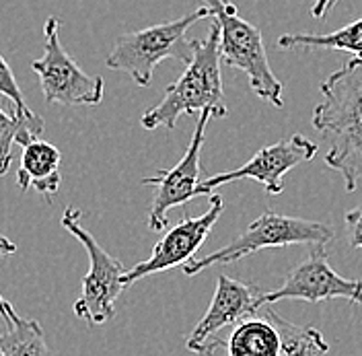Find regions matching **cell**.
I'll use <instances>...</instances> for the list:
<instances>
[{
    "label": "cell",
    "mask_w": 362,
    "mask_h": 356,
    "mask_svg": "<svg viewBox=\"0 0 362 356\" xmlns=\"http://www.w3.org/2000/svg\"><path fill=\"white\" fill-rule=\"evenodd\" d=\"M313 128L327 144L325 165L344 178L346 192L362 188V60L352 58L321 85Z\"/></svg>",
    "instance_id": "1"
},
{
    "label": "cell",
    "mask_w": 362,
    "mask_h": 356,
    "mask_svg": "<svg viewBox=\"0 0 362 356\" xmlns=\"http://www.w3.org/2000/svg\"><path fill=\"white\" fill-rule=\"evenodd\" d=\"M192 60L185 64L180 79L165 89L163 99L140 117L142 128L173 130L181 115L208 112L212 117H225L228 113L225 87L221 74L218 27L212 23L206 40H192Z\"/></svg>",
    "instance_id": "2"
},
{
    "label": "cell",
    "mask_w": 362,
    "mask_h": 356,
    "mask_svg": "<svg viewBox=\"0 0 362 356\" xmlns=\"http://www.w3.org/2000/svg\"><path fill=\"white\" fill-rule=\"evenodd\" d=\"M208 17V8L200 6L194 13L183 15L175 21L122 33L115 40L105 64L112 70L126 72L138 87H148L155 68L163 60L171 58L183 64L192 60V44L185 40V33L189 27Z\"/></svg>",
    "instance_id": "3"
},
{
    "label": "cell",
    "mask_w": 362,
    "mask_h": 356,
    "mask_svg": "<svg viewBox=\"0 0 362 356\" xmlns=\"http://www.w3.org/2000/svg\"><path fill=\"white\" fill-rule=\"evenodd\" d=\"M200 2L208 8L212 21L218 27L221 60L228 67L245 72L251 89L259 99L268 101L274 108H282L284 89L270 68L259 27L245 21L230 0H200Z\"/></svg>",
    "instance_id": "4"
},
{
    "label": "cell",
    "mask_w": 362,
    "mask_h": 356,
    "mask_svg": "<svg viewBox=\"0 0 362 356\" xmlns=\"http://www.w3.org/2000/svg\"><path fill=\"white\" fill-rule=\"evenodd\" d=\"M332 239H334V231L329 224L296 219V217H284V214L266 210L264 214H259L253 223L249 224L241 235H237L225 247H221L204 258L189 260L187 264L181 266V272L185 276H198L208 268L239 262L262 249L300 243L325 245Z\"/></svg>",
    "instance_id": "5"
},
{
    "label": "cell",
    "mask_w": 362,
    "mask_h": 356,
    "mask_svg": "<svg viewBox=\"0 0 362 356\" xmlns=\"http://www.w3.org/2000/svg\"><path fill=\"white\" fill-rule=\"evenodd\" d=\"M81 217L83 214L78 208L68 206L60 219L62 229L81 241L89 258V272L83 276L81 297L74 301L72 311L90 328H97L115 317V301L126 289V268L97 243V239L81 224Z\"/></svg>",
    "instance_id": "6"
},
{
    "label": "cell",
    "mask_w": 362,
    "mask_h": 356,
    "mask_svg": "<svg viewBox=\"0 0 362 356\" xmlns=\"http://www.w3.org/2000/svg\"><path fill=\"white\" fill-rule=\"evenodd\" d=\"M60 21L49 17L44 25V56L31 68L40 76L42 93L47 103L58 105H99L103 101L105 81L87 74L60 44Z\"/></svg>",
    "instance_id": "7"
},
{
    "label": "cell",
    "mask_w": 362,
    "mask_h": 356,
    "mask_svg": "<svg viewBox=\"0 0 362 356\" xmlns=\"http://www.w3.org/2000/svg\"><path fill=\"white\" fill-rule=\"evenodd\" d=\"M262 297L264 290L259 287L218 274L216 290L208 309L185 340L187 350L200 356H212L218 348H225V340L218 334L247 317L257 315L264 307Z\"/></svg>",
    "instance_id": "8"
},
{
    "label": "cell",
    "mask_w": 362,
    "mask_h": 356,
    "mask_svg": "<svg viewBox=\"0 0 362 356\" xmlns=\"http://www.w3.org/2000/svg\"><path fill=\"white\" fill-rule=\"evenodd\" d=\"M212 120L208 112L200 113V120L196 124V130L192 134L189 147L181 161L171 169H160L157 176L144 178L142 185H155L157 194L148 208V229L163 231L167 226V214L173 208H180L183 204L192 202L200 194V181H202V147L206 126Z\"/></svg>",
    "instance_id": "9"
},
{
    "label": "cell",
    "mask_w": 362,
    "mask_h": 356,
    "mask_svg": "<svg viewBox=\"0 0 362 356\" xmlns=\"http://www.w3.org/2000/svg\"><path fill=\"white\" fill-rule=\"evenodd\" d=\"M284 299H300L309 303L346 299L352 305L362 307V280H350L339 276L329 266L325 245H313L309 258L291 270V274L286 276L280 289L264 292L262 303L272 305Z\"/></svg>",
    "instance_id": "10"
},
{
    "label": "cell",
    "mask_w": 362,
    "mask_h": 356,
    "mask_svg": "<svg viewBox=\"0 0 362 356\" xmlns=\"http://www.w3.org/2000/svg\"><path fill=\"white\" fill-rule=\"evenodd\" d=\"M225 210V200L221 194H212L208 210L194 217V219H181L180 223L173 224L153 247L151 258H146L144 262L136 264L132 270H126L124 274V285L130 287L138 280L153 276L158 272L171 270V268L183 266L189 260H194L196 251L202 247L206 237L210 235L212 226L218 223L221 214Z\"/></svg>",
    "instance_id": "11"
},
{
    "label": "cell",
    "mask_w": 362,
    "mask_h": 356,
    "mask_svg": "<svg viewBox=\"0 0 362 356\" xmlns=\"http://www.w3.org/2000/svg\"><path fill=\"white\" fill-rule=\"evenodd\" d=\"M317 149H319L317 142L305 138L303 134H294L288 140H278L270 147L259 149L245 165H241L235 171L216 173V176L202 179L200 181V194L206 196V194L214 192L216 188L230 183V181L253 179V181L262 183L270 196H278L284 190L282 178L288 171H293L296 165L311 161L317 155Z\"/></svg>",
    "instance_id": "12"
},
{
    "label": "cell",
    "mask_w": 362,
    "mask_h": 356,
    "mask_svg": "<svg viewBox=\"0 0 362 356\" xmlns=\"http://www.w3.org/2000/svg\"><path fill=\"white\" fill-rule=\"evenodd\" d=\"M62 155L60 149L52 142L35 138L23 147L21 165L17 171V188L21 192L35 190L49 202L60 190L62 176H60Z\"/></svg>",
    "instance_id": "13"
},
{
    "label": "cell",
    "mask_w": 362,
    "mask_h": 356,
    "mask_svg": "<svg viewBox=\"0 0 362 356\" xmlns=\"http://www.w3.org/2000/svg\"><path fill=\"white\" fill-rule=\"evenodd\" d=\"M228 356H278L280 335L266 317H247L225 340Z\"/></svg>",
    "instance_id": "14"
},
{
    "label": "cell",
    "mask_w": 362,
    "mask_h": 356,
    "mask_svg": "<svg viewBox=\"0 0 362 356\" xmlns=\"http://www.w3.org/2000/svg\"><path fill=\"white\" fill-rule=\"evenodd\" d=\"M259 311L276 328L280 335L278 356H329V344L323 340L321 332L313 326H296L284 319L280 313L264 305Z\"/></svg>",
    "instance_id": "15"
},
{
    "label": "cell",
    "mask_w": 362,
    "mask_h": 356,
    "mask_svg": "<svg viewBox=\"0 0 362 356\" xmlns=\"http://www.w3.org/2000/svg\"><path fill=\"white\" fill-rule=\"evenodd\" d=\"M282 50H338L362 60V19L332 33H288L278 40Z\"/></svg>",
    "instance_id": "16"
},
{
    "label": "cell",
    "mask_w": 362,
    "mask_h": 356,
    "mask_svg": "<svg viewBox=\"0 0 362 356\" xmlns=\"http://www.w3.org/2000/svg\"><path fill=\"white\" fill-rule=\"evenodd\" d=\"M44 132V120L40 115L21 117L17 113H4L0 110V178L6 176L13 161V144L25 147Z\"/></svg>",
    "instance_id": "17"
},
{
    "label": "cell",
    "mask_w": 362,
    "mask_h": 356,
    "mask_svg": "<svg viewBox=\"0 0 362 356\" xmlns=\"http://www.w3.org/2000/svg\"><path fill=\"white\" fill-rule=\"evenodd\" d=\"M2 356H54L45 342L44 328L35 319L19 317L17 323L8 326L0 334Z\"/></svg>",
    "instance_id": "18"
},
{
    "label": "cell",
    "mask_w": 362,
    "mask_h": 356,
    "mask_svg": "<svg viewBox=\"0 0 362 356\" xmlns=\"http://www.w3.org/2000/svg\"><path fill=\"white\" fill-rule=\"evenodd\" d=\"M0 95L8 97L13 101V110L17 115L21 117H33L37 113H33L29 110V105L25 103V97H23L21 89L17 85V79H15V72L11 70L8 62L0 56Z\"/></svg>",
    "instance_id": "19"
},
{
    "label": "cell",
    "mask_w": 362,
    "mask_h": 356,
    "mask_svg": "<svg viewBox=\"0 0 362 356\" xmlns=\"http://www.w3.org/2000/svg\"><path fill=\"white\" fill-rule=\"evenodd\" d=\"M13 253H17V245L13 243L8 237H4V235H0V255H13ZM0 317L4 319V323H6V328L8 326H13V323H17L19 321V313L13 309V305L8 303V301H4L2 299V294H0Z\"/></svg>",
    "instance_id": "20"
},
{
    "label": "cell",
    "mask_w": 362,
    "mask_h": 356,
    "mask_svg": "<svg viewBox=\"0 0 362 356\" xmlns=\"http://www.w3.org/2000/svg\"><path fill=\"white\" fill-rule=\"evenodd\" d=\"M346 233H348L350 245L362 249V204L346 214Z\"/></svg>",
    "instance_id": "21"
},
{
    "label": "cell",
    "mask_w": 362,
    "mask_h": 356,
    "mask_svg": "<svg viewBox=\"0 0 362 356\" xmlns=\"http://www.w3.org/2000/svg\"><path fill=\"white\" fill-rule=\"evenodd\" d=\"M336 4H338V0H317L315 4H313V8H311V15L315 19H325Z\"/></svg>",
    "instance_id": "22"
},
{
    "label": "cell",
    "mask_w": 362,
    "mask_h": 356,
    "mask_svg": "<svg viewBox=\"0 0 362 356\" xmlns=\"http://www.w3.org/2000/svg\"><path fill=\"white\" fill-rule=\"evenodd\" d=\"M0 356H2V355H0Z\"/></svg>",
    "instance_id": "23"
}]
</instances>
